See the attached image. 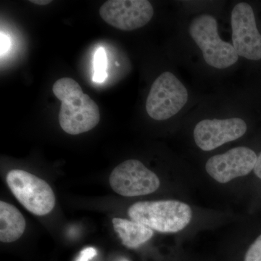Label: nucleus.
<instances>
[{"mask_svg": "<svg viewBox=\"0 0 261 261\" xmlns=\"http://www.w3.org/2000/svg\"><path fill=\"white\" fill-rule=\"evenodd\" d=\"M128 215L132 221L161 233H176L191 222L190 205L178 200L145 201L130 205Z\"/></svg>", "mask_w": 261, "mask_h": 261, "instance_id": "f03ea898", "label": "nucleus"}, {"mask_svg": "<svg viewBox=\"0 0 261 261\" xmlns=\"http://www.w3.org/2000/svg\"><path fill=\"white\" fill-rule=\"evenodd\" d=\"M0 51H1V56H4L5 53L10 49V39L5 34L1 32V38H0Z\"/></svg>", "mask_w": 261, "mask_h": 261, "instance_id": "dca6fc26", "label": "nucleus"}, {"mask_svg": "<svg viewBox=\"0 0 261 261\" xmlns=\"http://www.w3.org/2000/svg\"><path fill=\"white\" fill-rule=\"evenodd\" d=\"M97 255V250L94 247H87L80 252L76 261H89Z\"/></svg>", "mask_w": 261, "mask_h": 261, "instance_id": "2eb2a0df", "label": "nucleus"}, {"mask_svg": "<svg viewBox=\"0 0 261 261\" xmlns=\"http://www.w3.org/2000/svg\"><path fill=\"white\" fill-rule=\"evenodd\" d=\"M188 100L186 87L171 72L154 81L147 96L146 111L152 119L164 121L177 114Z\"/></svg>", "mask_w": 261, "mask_h": 261, "instance_id": "39448f33", "label": "nucleus"}, {"mask_svg": "<svg viewBox=\"0 0 261 261\" xmlns=\"http://www.w3.org/2000/svg\"><path fill=\"white\" fill-rule=\"evenodd\" d=\"M247 129V123L240 118L205 119L196 125L194 139L199 148L211 151L227 142L238 140L246 133Z\"/></svg>", "mask_w": 261, "mask_h": 261, "instance_id": "9d476101", "label": "nucleus"}, {"mask_svg": "<svg viewBox=\"0 0 261 261\" xmlns=\"http://www.w3.org/2000/svg\"><path fill=\"white\" fill-rule=\"evenodd\" d=\"M7 184L15 198L33 214L45 216L56 205V196L49 184L32 173L12 170L7 175Z\"/></svg>", "mask_w": 261, "mask_h": 261, "instance_id": "20e7f679", "label": "nucleus"}, {"mask_svg": "<svg viewBox=\"0 0 261 261\" xmlns=\"http://www.w3.org/2000/svg\"><path fill=\"white\" fill-rule=\"evenodd\" d=\"M123 261H127V260H123Z\"/></svg>", "mask_w": 261, "mask_h": 261, "instance_id": "aec40b11", "label": "nucleus"}, {"mask_svg": "<svg viewBox=\"0 0 261 261\" xmlns=\"http://www.w3.org/2000/svg\"><path fill=\"white\" fill-rule=\"evenodd\" d=\"M27 223L23 214L13 205L0 202V241L9 243L18 240L25 231Z\"/></svg>", "mask_w": 261, "mask_h": 261, "instance_id": "9b49d317", "label": "nucleus"}, {"mask_svg": "<svg viewBox=\"0 0 261 261\" xmlns=\"http://www.w3.org/2000/svg\"><path fill=\"white\" fill-rule=\"evenodd\" d=\"M257 159V154L251 149L246 147H235L224 154L211 157L206 163L205 169L216 181L228 183L251 172Z\"/></svg>", "mask_w": 261, "mask_h": 261, "instance_id": "1a4fd4ad", "label": "nucleus"}, {"mask_svg": "<svg viewBox=\"0 0 261 261\" xmlns=\"http://www.w3.org/2000/svg\"><path fill=\"white\" fill-rule=\"evenodd\" d=\"M113 224L122 243L128 248H137L153 236V230L136 221L114 218Z\"/></svg>", "mask_w": 261, "mask_h": 261, "instance_id": "f8f14e48", "label": "nucleus"}, {"mask_svg": "<svg viewBox=\"0 0 261 261\" xmlns=\"http://www.w3.org/2000/svg\"><path fill=\"white\" fill-rule=\"evenodd\" d=\"M108 58L106 49L98 48L94 56V74L93 81L96 83H103L108 77Z\"/></svg>", "mask_w": 261, "mask_h": 261, "instance_id": "ddd939ff", "label": "nucleus"}, {"mask_svg": "<svg viewBox=\"0 0 261 261\" xmlns=\"http://www.w3.org/2000/svg\"><path fill=\"white\" fill-rule=\"evenodd\" d=\"M233 47L239 56L251 61L261 59V35L253 10L245 3H238L231 12Z\"/></svg>", "mask_w": 261, "mask_h": 261, "instance_id": "6e6552de", "label": "nucleus"}, {"mask_svg": "<svg viewBox=\"0 0 261 261\" xmlns=\"http://www.w3.org/2000/svg\"><path fill=\"white\" fill-rule=\"evenodd\" d=\"M245 261H261V234L249 247Z\"/></svg>", "mask_w": 261, "mask_h": 261, "instance_id": "4468645a", "label": "nucleus"}, {"mask_svg": "<svg viewBox=\"0 0 261 261\" xmlns=\"http://www.w3.org/2000/svg\"><path fill=\"white\" fill-rule=\"evenodd\" d=\"M29 2L38 5H47L51 3V0H31Z\"/></svg>", "mask_w": 261, "mask_h": 261, "instance_id": "a211bd4d", "label": "nucleus"}, {"mask_svg": "<svg viewBox=\"0 0 261 261\" xmlns=\"http://www.w3.org/2000/svg\"><path fill=\"white\" fill-rule=\"evenodd\" d=\"M189 32L211 66L224 69L238 62L239 56L232 44L219 37L217 20L214 17L205 14L197 17L190 24Z\"/></svg>", "mask_w": 261, "mask_h": 261, "instance_id": "7ed1b4c3", "label": "nucleus"}, {"mask_svg": "<svg viewBox=\"0 0 261 261\" xmlns=\"http://www.w3.org/2000/svg\"><path fill=\"white\" fill-rule=\"evenodd\" d=\"M109 182L113 191L124 197L149 195L161 185L159 176L138 160H127L116 166Z\"/></svg>", "mask_w": 261, "mask_h": 261, "instance_id": "423d86ee", "label": "nucleus"}, {"mask_svg": "<svg viewBox=\"0 0 261 261\" xmlns=\"http://www.w3.org/2000/svg\"><path fill=\"white\" fill-rule=\"evenodd\" d=\"M116 65H117V66H119V63H117V62H116Z\"/></svg>", "mask_w": 261, "mask_h": 261, "instance_id": "6ab92c4d", "label": "nucleus"}, {"mask_svg": "<svg viewBox=\"0 0 261 261\" xmlns=\"http://www.w3.org/2000/svg\"><path fill=\"white\" fill-rule=\"evenodd\" d=\"M253 171L257 177L261 179V152L260 154H259L258 157H257L256 163H255Z\"/></svg>", "mask_w": 261, "mask_h": 261, "instance_id": "f3484780", "label": "nucleus"}, {"mask_svg": "<svg viewBox=\"0 0 261 261\" xmlns=\"http://www.w3.org/2000/svg\"><path fill=\"white\" fill-rule=\"evenodd\" d=\"M99 15L114 28L133 31L148 23L153 17L154 10L146 0H109L101 7Z\"/></svg>", "mask_w": 261, "mask_h": 261, "instance_id": "0eeeda50", "label": "nucleus"}, {"mask_svg": "<svg viewBox=\"0 0 261 261\" xmlns=\"http://www.w3.org/2000/svg\"><path fill=\"white\" fill-rule=\"evenodd\" d=\"M53 94L61 102L59 123L68 135H78L92 130L100 120L97 103L84 94L78 82L62 78L53 87Z\"/></svg>", "mask_w": 261, "mask_h": 261, "instance_id": "f257e3e1", "label": "nucleus"}]
</instances>
